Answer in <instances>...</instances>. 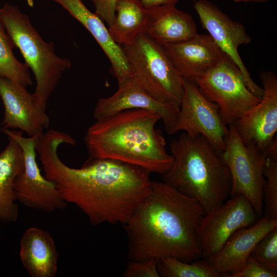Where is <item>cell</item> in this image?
<instances>
[{"label":"cell","instance_id":"9c48e42d","mask_svg":"<svg viewBox=\"0 0 277 277\" xmlns=\"http://www.w3.org/2000/svg\"><path fill=\"white\" fill-rule=\"evenodd\" d=\"M2 131L17 142L24 154V169L14 184L16 201L26 206L46 212L65 209L68 203L55 184L41 174L36 162V147L43 133L26 137L21 131L8 129Z\"/></svg>","mask_w":277,"mask_h":277},{"label":"cell","instance_id":"f1b7e54d","mask_svg":"<svg viewBox=\"0 0 277 277\" xmlns=\"http://www.w3.org/2000/svg\"><path fill=\"white\" fill-rule=\"evenodd\" d=\"M185 0H141L146 9L160 6H175L180 1Z\"/></svg>","mask_w":277,"mask_h":277},{"label":"cell","instance_id":"7402d4cb","mask_svg":"<svg viewBox=\"0 0 277 277\" xmlns=\"http://www.w3.org/2000/svg\"><path fill=\"white\" fill-rule=\"evenodd\" d=\"M160 276L162 277H225L218 272L205 259L185 262L173 257L157 259Z\"/></svg>","mask_w":277,"mask_h":277},{"label":"cell","instance_id":"ac0fdd59","mask_svg":"<svg viewBox=\"0 0 277 277\" xmlns=\"http://www.w3.org/2000/svg\"><path fill=\"white\" fill-rule=\"evenodd\" d=\"M58 253L47 231L31 227L20 241L19 257L31 277H54L57 271Z\"/></svg>","mask_w":277,"mask_h":277},{"label":"cell","instance_id":"44dd1931","mask_svg":"<svg viewBox=\"0 0 277 277\" xmlns=\"http://www.w3.org/2000/svg\"><path fill=\"white\" fill-rule=\"evenodd\" d=\"M147 21V9L141 0H117L114 18L108 30L117 44L127 45L145 33Z\"/></svg>","mask_w":277,"mask_h":277},{"label":"cell","instance_id":"8fae6325","mask_svg":"<svg viewBox=\"0 0 277 277\" xmlns=\"http://www.w3.org/2000/svg\"><path fill=\"white\" fill-rule=\"evenodd\" d=\"M226 126L221 119L218 105L206 98L195 83L184 80V92L173 134L184 131L191 135H201L221 153L228 133Z\"/></svg>","mask_w":277,"mask_h":277},{"label":"cell","instance_id":"83f0119b","mask_svg":"<svg viewBox=\"0 0 277 277\" xmlns=\"http://www.w3.org/2000/svg\"><path fill=\"white\" fill-rule=\"evenodd\" d=\"M117 0H91L95 9V14L107 25L110 26L115 16Z\"/></svg>","mask_w":277,"mask_h":277},{"label":"cell","instance_id":"7c38bea8","mask_svg":"<svg viewBox=\"0 0 277 277\" xmlns=\"http://www.w3.org/2000/svg\"><path fill=\"white\" fill-rule=\"evenodd\" d=\"M193 7L202 27L208 32L220 50L236 64L250 91L261 99L263 89L252 80L238 52V48L241 45H248L251 41L243 25L231 19L209 1H195Z\"/></svg>","mask_w":277,"mask_h":277},{"label":"cell","instance_id":"5bb4252c","mask_svg":"<svg viewBox=\"0 0 277 277\" xmlns=\"http://www.w3.org/2000/svg\"><path fill=\"white\" fill-rule=\"evenodd\" d=\"M0 97L4 108L2 130L18 129L32 136L48 127L50 117L35 106L26 86L0 76Z\"/></svg>","mask_w":277,"mask_h":277},{"label":"cell","instance_id":"7a4b0ae2","mask_svg":"<svg viewBox=\"0 0 277 277\" xmlns=\"http://www.w3.org/2000/svg\"><path fill=\"white\" fill-rule=\"evenodd\" d=\"M205 214L194 199L163 181L152 182L150 193L125 224L129 260H197L202 254L196 231Z\"/></svg>","mask_w":277,"mask_h":277},{"label":"cell","instance_id":"d4e9b609","mask_svg":"<svg viewBox=\"0 0 277 277\" xmlns=\"http://www.w3.org/2000/svg\"><path fill=\"white\" fill-rule=\"evenodd\" d=\"M250 256L266 268L277 271V227L260 240Z\"/></svg>","mask_w":277,"mask_h":277},{"label":"cell","instance_id":"e0dca14e","mask_svg":"<svg viewBox=\"0 0 277 277\" xmlns=\"http://www.w3.org/2000/svg\"><path fill=\"white\" fill-rule=\"evenodd\" d=\"M277 227V219L261 217L253 224L235 231L218 251L206 260L218 272L227 274L241 270L255 245Z\"/></svg>","mask_w":277,"mask_h":277},{"label":"cell","instance_id":"ba28073f","mask_svg":"<svg viewBox=\"0 0 277 277\" xmlns=\"http://www.w3.org/2000/svg\"><path fill=\"white\" fill-rule=\"evenodd\" d=\"M229 126L225 149L221 156L231 176L230 197L244 195L258 216H261L263 210V172L266 151L252 144L244 145L233 125Z\"/></svg>","mask_w":277,"mask_h":277},{"label":"cell","instance_id":"603a6c76","mask_svg":"<svg viewBox=\"0 0 277 277\" xmlns=\"http://www.w3.org/2000/svg\"><path fill=\"white\" fill-rule=\"evenodd\" d=\"M15 47L4 26L0 21V76L26 87L32 86L29 68L15 56L13 49Z\"/></svg>","mask_w":277,"mask_h":277},{"label":"cell","instance_id":"6da1fadb","mask_svg":"<svg viewBox=\"0 0 277 277\" xmlns=\"http://www.w3.org/2000/svg\"><path fill=\"white\" fill-rule=\"evenodd\" d=\"M73 143L70 134L54 129L40 136L36 150L45 177L92 225H125L150 193L151 172L123 162L89 156L80 168L70 167L62 161L57 149L62 144Z\"/></svg>","mask_w":277,"mask_h":277},{"label":"cell","instance_id":"2e32d148","mask_svg":"<svg viewBox=\"0 0 277 277\" xmlns=\"http://www.w3.org/2000/svg\"><path fill=\"white\" fill-rule=\"evenodd\" d=\"M163 46L180 75L194 83L212 68L223 54L209 34L197 33L186 41Z\"/></svg>","mask_w":277,"mask_h":277},{"label":"cell","instance_id":"cb8c5ba5","mask_svg":"<svg viewBox=\"0 0 277 277\" xmlns=\"http://www.w3.org/2000/svg\"><path fill=\"white\" fill-rule=\"evenodd\" d=\"M264 176L266 178L263 188L265 216L277 219V138L276 136L266 150Z\"/></svg>","mask_w":277,"mask_h":277},{"label":"cell","instance_id":"52a82bcc","mask_svg":"<svg viewBox=\"0 0 277 277\" xmlns=\"http://www.w3.org/2000/svg\"><path fill=\"white\" fill-rule=\"evenodd\" d=\"M195 83L206 98L218 105L226 125L233 124L261 101L247 87L236 64L224 52L219 62Z\"/></svg>","mask_w":277,"mask_h":277},{"label":"cell","instance_id":"f546056e","mask_svg":"<svg viewBox=\"0 0 277 277\" xmlns=\"http://www.w3.org/2000/svg\"><path fill=\"white\" fill-rule=\"evenodd\" d=\"M235 2H242V3H265L267 2L269 0H231Z\"/></svg>","mask_w":277,"mask_h":277},{"label":"cell","instance_id":"484cf974","mask_svg":"<svg viewBox=\"0 0 277 277\" xmlns=\"http://www.w3.org/2000/svg\"><path fill=\"white\" fill-rule=\"evenodd\" d=\"M124 277H160L157 259L129 260L123 273Z\"/></svg>","mask_w":277,"mask_h":277},{"label":"cell","instance_id":"ffe728a7","mask_svg":"<svg viewBox=\"0 0 277 277\" xmlns=\"http://www.w3.org/2000/svg\"><path fill=\"white\" fill-rule=\"evenodd\" d=\"M7 136L8 143L0 153V221L9 223L18 217L14 184L24 170V157L17 142Z\"/></svg>","mask_w":277,"mask_h":277},{"label":"cell","instance_id":"4316f807","mask_svg":"<svg viewBox=\"0 0 277 277\" xmlns=\"http://www.w3.org/2000/svg\"><path fill=\"white\" fill-rule=\"evenodd\" d=\"M277 271L270 270L250 255L244 267L240 270L231 273L229 277H276Z\"/></svg>","mask_w":277,"mask_h":277},{"label":"cell","instance_id":"277c9868","mask_svg":"<svg viewBox=\"0 0 277 277\" xmlns=\"http://www.w3.org/2000/svg\"><path fill=\"white\" fill-rule=\"evenodd\" d=\"M173 157L163 181L197 201L205 212L230 196L231 176L221 153L201 135L185 132L170 143Z\"/></svg>","mask_w":277,"mask_h":277},{"label":"cell","instance_id":"9a60e30c","mask_svg":"<svg viewBox=\"0 0 277 277\" xmlns=\"http://www.w3.org/2000/svg\"><path fill=\"white\" fill-rule=\"evenodd\" d=\"M179 108L155 99L132 77L118 84L117 91L112 95L100 98L94 107L93 116L97 120L129 109L153 110L161 116L166 131L169 134H173Z\"/></svg>","mask_w":277,"mask_h":277},{"label":"cell","instance_id":"d6986e66","mask_svg":"<svg viewBox=\"0 0 277 277\" xmlns=\"http://www.w3.org/2000/svg\"><path fill=\"white\" fill-rule=\"evenodd\" d=\"M146 32L162 46L186 41L197 34L192 16L175 6H160L147 9Z\"/></svg>","mask_w":277,"mask_h":277},{"label":"cell","instance_id":"5b68a950","mask_svg":"<svg viewBox=\"0 0 277 277\" xmlns=\"http://www.w3.org/2000/svg\"><path fill=\"white\" fill-rule=\"evenodd\" d=\"M0 21L34 74L36 81L32 94L34 104L45 111L63 73L71 66L70 60L55 53L54 43L43 39L29 16L17 6L6 3L0 7Z\"/></svg>","mask_w":277,"mask_h":277},{"label":"cell","instance_id":"8992f818","mask_svg":"<svg viewBox=\"0 0 277 277\" xmlns=\"http://www.w3.org/2000/svg\"><path fill=\"white\" fill-rule=\"evenodd\" d=\"M121 46L136 83L155 99L180 108L184 80L164 47L145 33Z\"/></svg>","mask_w":277,"mask_h":277},{"label":"cell","instance_id":"3957f363","mask_svg":"<svg viewBox=\"0 0 277 277\" xmlns=\"http://www.w3.org/2000/svg\"><path fill=\"white\" fill-rule=\"evenodd\" d=\"M161 120L157 112L132 109L97 120L84 137L89 156L117 160L163 174L173 157L167 152L161 131L155 128Z\"/></svg>","mask_w":277,"mask_h":277},{"label":"cell","instance_id":"4fadbf2b","mask_svg":"<svg viewBox=\"0 0 277 277\" xmlns=\"http://www.w3.org/2000/svg\"><path fill=\"white\" fill-rule=\"evenodd\" d=\"M263 95L261 101L233 124L245 145H256L266 151L276 136L277 76L272 71H262Z\"/></svg>","mask_w":277,"mask_h":277},{"label":"cell","instance_id":"30bf717a","mask_svg":"<svg viewBox=\"0 0 277 277\" xmlns=\"http://www.w3.org/2000/svg\"><path fill=\"white\" fill-rule=\"evenodd\" d=\"M258 215L243 195L237 194L205 212L196 231L202 256L207 259L237 230L253 224Z\"/></svg>","mask_w":277,"mask_h":277}]
</instances>
